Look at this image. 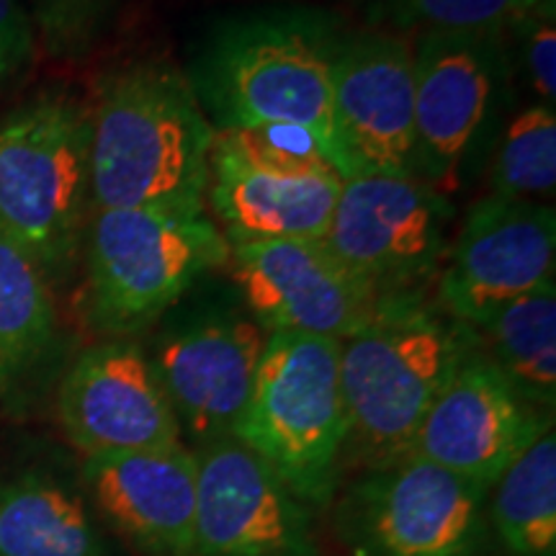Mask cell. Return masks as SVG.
<instances>
[{
  "mask_svg": "<svg viewBox=\"0 0 556 556\" xmlns=\"http://www.w3.org/2000/svg\"><path fill=\"white\" fill-rule=\"evenodd\" d=\"M232 438L261 456L304 505H328L348 446L338 340L268 332Z\"/></svg>",
  "mask_w": 556,
  "mask_h": 556,
  "instance_id": "cell-5",
  "label": "cell"
},
{
  "mask_svg": "<svg viewBox=\"0 0 556 556\" xmlns=\"http://www.w3.org/2000/svg\"><path fill=\"white\" fill-rule=\"evenodd\" d=\"M90 212L88 111L62 96L11 111L0 122V232L52 281L78 261Z\"/></svg>",
  "mask_w": 556,
  "mask_h": 556,
  "instance_id": "cell-6",
  "label": "cell"
},
{
  "mask_svg": "<svg viewBox=\"0 0 556 556\" xmlns=\"http://www.w3.org/2000/svg\"><path fill=\"white\" fill-rule=\"evenodd\" d=\"M552 426L486 356L469 351L417 430L413 454L492 492L503 471Z\"/></svg>",
  "mask_w": 556,
  "mask_h": 556,
  "instance_id": "cell-16",
  "label": "cell"
},
{
  "mask_svg": "<svg viewBox=\"0 0 556 556\" xmlns=\"http://www.w3.org/2000/svg\"><path fill=\"white\" fill-rule=\"evenodd\" d=\"M556 214L546 201L490 197L471 206L441 274V302L458 325L554 281Z\"/></svg>",
  "mask_w": 556,
  "mask_h": 556,
  "instance_id": "cell-12",
  "label": "cell"
},
{
  "mask_svg": "<svg viewBox=\"0 0 556 556\" xmlns=\"http://www.w3.org/2000/svg\"><path fill=\"white\" fill-rule=\"evenodd\" d=\"M86 319L124 340L148 330L212 268L229 245L206 214L157 208H93L86 238Z\"/></svg>",
  "mask_w": 556,
  "mask_h": 556,
  "instance_id": "cell-4",
  "label": "cell"
},
{
  "mask_svg": "<svg viewBox=\"0 0 556 556\" xmlns=\"http://www.w3.org/2000/svg\"><path fill=\"white\" fill-rule=\"evenodd\" d=\"M520 3H523V13H526V11H531L533 5H539L541 0H520Z\"/></svg>",
  "mask_w": 556,
  "mask_h": 556,
  "instance_id": "cell-27",
  "label": "cell"
},
{
  "mask_svg": "<svg viewBox=\"0 0 556 556\" xmlns=\"http://www.w3.org/2000/svg\"><path fill=\"white\" fill-rule=\"evenodd\" d=\"M343 37L325 11L255 9L214 26L186 78L204 114L217 122L214 129L302 131L351 178L332 116V70Z\"/></svg>",
  "mask_w": 556,
  "mask_h": 556,
  "instance_id": "cell-1",
  "label": "cell"
},
{
  "mask_svg": "<svg viewBox=\"0 0 556 556\" xmlns=\"http://www.w3.org/2000/svg\"><path fill=\"white\" fill-rule=\"evenodd\" d=\"M520 13V0H387L394 24L422 34H505Z\"/></svg>",
  "mask_w": 556,
  "mask_h": 556,
  "instance_id": "cell-24",
  "label": "cell"
},
{
  "mask_svg": "<svg viewBox=\"0 0 556 556\" xmlns=\"http://www.w3.org/2000/svg\"><path fill=\"white\" fill-rule=\"evenodd\" d=\"M518 52L523 62L526 78L531 83L536 103L552 106L556 103V13L554 0H541L531 11L520 13L513 21Z\"/></svg>",
  "mask_w": 556,
  "mask_h": 556,
  "instance_id": "cell-25",
  "label": "cell"
},
{
  "mask_svg": "<svg viewBox=\"0 0 556 556\" xmlns=\"http://www.w3.org/2000/svg\"><path fill=\"white\" fill-rule=\"evenodd\" d=\"M268 332L240 312H206L160 336L155 368L180 433L197 446L232 438L253 392Z\"/></svg>",
  "mask_w": 556,
  "mask_h": 556,
  "instance_id": "cell-14",
  "label": "cell"
},
{
  "mask_svg": "<svg viewBox=\"0 0 556 556\" xmlns=\"http://www.w3.org/2000/svg\"><path fill=\"white\" fill-rule=\"evenodd\" d=\"M343 180L302 131L217 129L206 201L225 240H325Z\"/></svg>",
  "mask_w": 556,
  "mask_h": 556,
  "instance_id": "cell-7",
  "label": "cell"
},
{
  "mask_svg": "<svg viewBox=\"0 0 556 556\" xmlns=\"http://www.w3.org/2000/svg\"><path fill=\"white\" fill-rule=\"evenodd\" d=\"M415 58V176L438 197L462 191L505 103V34H420Z\"/></svg>",
  "mask_w": 556,
  "mask_h": 556,
  "instance_id": "cell-8",
  "label": "cell"
},
{
  "mask_svg": "<svg viewBox=\"0 0 556 556\" xmlns=\"http://www.w3.org/2000/svg\"><path fill=\"white\" fill-rule=\"evenodd\" d=\"M214 137L178 67L135 62L116 70L88 111L90 204L204 214Z\"/></svg>",
  "mask_w": 556,
  "mask_h": 556,
  "instance_id": "cell-2",
  "label": "cell"
},
{
  "mask_svg": "<svg viewBox=\"0 0 556 556\" xmlns=\"http://www.w3.org/2000/svg\"><path fill=\"white\" fill-rule=\"evenodd\" d=\"M232 276L250 317L266 332L343 343L379 317L381 299L348 270L325 240H227Z\"/></svg>",
  "mask_w": 556,
  "mask_h": 556,
  "instance_id": "cell-11",
  "label": "cell"
},
{
  "mask_svg": "<svg viewBox=\"0 0 556 556\" xmlns=\"http://www.w3.org/2000/svg\"><path fill=\"white\" fill-rule=\"evenodd\" d=\"M197 456V556H317L312 518L274 469L235 438Z\"/></svg>",
  "mask_w": 556,
  "mask_h": 556,
  "instance_id": "cell-13",
  "label": "cell"
},
{
  "mask_svg": "<svg viewBox=\"0 0 556 556\" xmlns=\"http://www.w3.org/2000/svg\"><path fill=\"white\" fill-rule=\"evenodd\" d=\"M492 526L510 556L556 554V435L548 426L497 479Z\"/></svg>",
  "mask_w": 556,
  "mask_h": 556,
  "instance_id": "cell-22",
  "label": "cell"
},
{
  "mask_svg": "<svg viewBox=\"0 0 556 556\" xmlns=\"http://www.w3.org/2000/svg\"><path fill=\"white\" fill-rule=\"evenodd\" d=\"M83 477L109 523L150 556H197V456L150 448L88 456Z\"/></svg>",
  "mask_w": 556,
  "mask_h": 556,
  "instance_id": "cell-18",
  "label": "cell"
},
{
  "mask_svg": "<svg viewBox=\"0 0 556 556\" xmlns=\"http://www.w3.org/2000/svg\"><path fill=\"white\" fill-rule=\"evenodd\" d=\"M37 37L18 0H0V88L11 86L31 65Z\"/></svg>",
  "mask_w": 556,
  "mask_h": 556,
  "instance_id": "cell-26",
  "label": "cell"
},
{
  "mask_svg": "<svg viewBox=\"0 0 556 556\" xmlns=\"http://www.w3.org/2000/svg\"><path fill=\"white\" fill-rule=\"evenodd\" d=\"M58 417L86 458L184 443L150 356L129 340H106L70 364L58 389Z\"/></svg>",
  "mask_w": 556,
  "mask_h": 556,
  "instance_id": "cell-15",
  "label": "cell"
},
{
  "mask_svg": "<svg viewBox=\"0 0 556 556\" xmlns=\"http://www.w3.org/2000/svg\"><path fill=\"white\" fill-rule=\"evenodd\" d=\"M52 281L37 261L0 232V400L18 405L58 345Z\"/></svg>",
  "mask_w": 556,
  "mask_h": 556,
  "instance_id": "cell-19",
  "label": "cell"
},
{
  "mask_svg": "<svg viewBox=\"0 0 556 556\" xmlns=\"http://www.w3.org/2000/svg\"><path fill=\"white\" fill-rule=\"evenodd\" d=\"M556 189V111L531 103L503 131L492 163V193L503 199H552Z\"/></svg>",
  "mask_w": 556,
  "mask_h": 556,
  "instance_id": "cell-23",
  "label": "cell"
},
{
  "mask_svg": "<svg viewBox=\"0 0 556 556\" xmlns=\"http://www.w3.org/2000/svg\"><path fill=\"white\" fill-rule=\"evenodd\" d=\"M446 199L415 173L343 180L325 242L381 299L417 296L446 250Z\"/></svg>",
  "mask_w": 556,
  "mask_h": 556,
  "instance_id": "cell-10",
  "label": "cell"
},
{
  "mask_svg": "<svg viewBox=\"0 0 556 556\" xmlns=\"http://www.w3.org/2000/svg\"><path fill=\"white\" fill-rule=\"evenodd\" d=\"M490 492L409 454L348 490L338 531L353 556H477Z\"/></svg>",
  "mask_w": 556,
  "mask_h": 556,
  "instance_id": "cell-9",
  "label": "cell"
},
{
  "mask_svg": "<svg viewBox=\"0 0 556 556\" xmlns=\"http://www.w3.org/2000/svg\"><path fill=\"white\" fill-rule=\"evenodd\" d=\"M0 556H109L86 503L50 475L0 486Z\"/></svg>",
  "mask_w": 556,
  "mask_h": 556,
  "instance_id": "cell-20",
  "label": "cell"
},
{
  "mask_svg": "<svg viewBox=\"0 0 556 556\" xmlns=\"http://www.w3.org/2000/svg\"><path fill=\"white\" fill-rule=\"evenodd\" d=\"M469 351V328L443 323L420 296L392 299L340 343L348 446L368 469L413 454L430 405Z\"/></svg>",
  "mask_w": 556,
  "mask_h": 556,
  "instance_id": "cell-3",
  "label": "cell"
},
{
  "mask_svg": "<svg viewBox=\"0 0 556 556\" xmlns=\"http://www.w3.org/2000/svg\"><path fill=\"white\" fill-rule=\"evenodd\" d=\"M492 364L528 405L556 402V283L528 291L492 312L479 328Z\"/></svg>",
  "mask_w": 556,
  "mask_h": 556,
  "instance_id": "cell-21",
  "label": "cell"
},
{
  "mask_svg": "<svg viewBox=\"0 0 556 556\" xmlns=\"http://www.w3.org/2000/svg\"><path fill=\"white\" fill-rule=\"evenodd\" d=\"M332 116L353 176L415 173V58L402 37L345 34L332 70Z\"/></svg>",
  "mask_w": 556,
  "mask_h": 556,
  "instance_id": "cell-17",
  "label": "cell"
}]
</instances>
